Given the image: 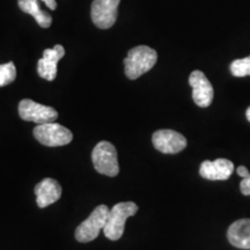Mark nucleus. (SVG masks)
<instances>
[{
    "label": "nucleus",
    "instance_id": "1",
    "mask_svg": "<svg viewBox=\"0 0 250 250\" xmlns=\"http://www.w3.org/2000/svg\"><path fill=\"white\" fill-rule=\"evenodd\" d=\"M158 61V54L147 45H139L131 49L124 59L125 74L131 80L138 79L152 67Z\"/></svg>",
    "mask_w": 250,
    "mask_h": 250
},
{
    "label": "nucleus",
    "instance_id": "2",
    "mask_svg": "<svg viewBox=\"0 0 250 250\" xmlns=\"http://www.w3.org/2000/svg\"><path fill=\"white\" fill-rule=\"evenodd\" d=\"M138 211V205L132 202L118 203L109 211L107 223L103 228L105 237L111 241L120 240L124 233L126 219L132 217Z\"/></svg>",
    "mask_w": 250,
    "mask_h": 250
},
{
    "label": "nucleus",
    "instance_id": "3",
    "mask_svg": "<svg viewBox=\"0 0 250 250\" xmlns=\"http://www.w3.org/2000/svg\"><path fill=\"white\" fill-rule=\"evenodd\" d=\"M92 161L98 173L109 177L117 176L120 173L117 151L109 142H100L92 152Z\"/></svg>",
    "mask_w": 250,
    "mask_h": 250
},
{
    "label": "nucleus",
    "instance_id": "4",
    "mask_svg": "<svg viewBox=\"0 0 250 250\" xmlns=\"http://www.w3.org/2000/svg\"><path fill=\"white\" fill-rule=\"evenodd\" d=\"M109 208L105 205H99L85 221H83L76 229V239L81 243H87L99 236L100 230L103 229L107 223Z\"/></svg>",
    "mask_w": 250,
    "mask_h": 250
},
{
    "label": "nucleus",
    "instance_id": "5",
    "mask_svg": "<svg viewBox=\"0 0 250 250\" xmlns=\"http://www.w3.org/2000/svg\"><path fill=\"white\" fill-rule=\"evenodd\" d=\"M33 132L37 142L44 146H49V147L67 145L73 139V134L70 130L61 124L54 123V122L39 124Z\"/></svg>",
    "mask_w": 250,
    "mask_h": 250
},
{
    "label": "nucleus",
    "instance_id": "6",
    "mask_svg": "<svg viewBox=\"0 0 250 250\" xmlns=\"http://www.w3.org/2000/svg\"><path fill=\"white\" fill-rule=\"evenodd\" d=\"M19 115L23 121L34 122L37 124L51 123L58 118L56 109L28 99L19 103Z\"/></svg>",
    "mask_w": 250,
    "mask_h": 250
},
{
    "label": "nucleus",
    "instance_id": "7",
    "mask_svg": "<svg viewBox=\"0 0 250 250\" xmlns=\"http://www.w3.org/2000/svg\"><path fill=\"white\" fill-rule=\"evenodd\" d=\"M121 0H94L90 15L94 24L101 29L114 26L118 15V5Z\"/></svg>",
    "mask_w": 250,
    "mask_h": 250
},
{
    "label": "nucleus",
    "instance_id": "8",
    "mask_svg": "<svg viewBox=\"0 0 250 250\" xmlns=\"http://www.w3.org/2000/svg\"><path fill=\"white\" fill-rule=\"evenodd\" d=\"M154 147L165 154H176L187 147V139L174 130H158L153 133Z\"/></svg>",
    "mask_w": 250,
    "mask_h": 250
},
{
    "label": "nucleus",
    "instance_id": "9",
    "mask_svg": "<svg viewBox=\"0 0 250 250\" xmlns=\"http://www.w3.org/2000/svg\"><path fill=\"white\" fill-rule=\"evenodd\" d=\"M189 85L192 87V99L196 104L208 108L213 101L214 90L205 74L202 71H193L189 77Z\"/></svg>",
    "mask_w": 250,
    "mask_h": 250
},
{
    "label": "nucleus",
    "instance_id": "10",
    "mask_svg": "<svg viewBox=\"0 0 250 250\" xmlns=\"http://www.w3.org/2000/svg\"><path fill=\"white\" fill-rule=\"evenodd\" d=\"M65 49L61 44L55 45L52 49H46L43 57L37 62V72L40 77L48 81H54L57 77V64L64 57Z\"/></svg>",
    "mask_w": 250,
    "mask_h": 250
},
{
    "label": "nucleus",
    "instance_id": "11",
    "mask_svg": "<svg viewBox=\"0 0 250 250\" xmlns=\"http://www.w3.org/2000/svg\"><path fill=\"white\" fill-rule=\"evenodd\" d=\"M234 171V165L227 159H217L214 161H204L199 168L203 179L210 181H226Z\"/></svg>",
    "mask_w": 250,
    "mask_h": 250
},
{
    "label": "nucleus",
    "instance_id": "12",
    "mask_svg": "<svg viewBox=\"0 0 250 250\" xmlns=\"http://www.w3.org/2000/svg\"><path fill=\"white\" fill-rule=\"evenodd\" d=\"M62 187L54 179H44L35 187L36 203L39 208H44L54 204L62 197Z\"/></svg>",
    "mask_w": 250,
    "mask_h": 250
},
{
    "label": "nucleus",
    "instance_id": "13",
    "mask_svg": "<svg viewBox=\"0 0 250 250\" xmlns=\"http://www.w3.org/2000/svg\"><path fill=\"white\" fill-rule=\"evenodd\" d=\"M229 243L240 249H250V219H240L227 230Z\"/></svg>",
    "mask_w": 250,
    "mask_h": 250
},
{
    "label": "nucleus",
    "instance_id": "14",
    "mask_svg": "<svg viewBox=\"0 0 250 250\" xmlns=\"http://www.w3.org/2000/svg\"><path fill=\"white\" fill-rule=\"evenodd\" d=\"M19 7L22 12L30 14L42 28H49L52 23V18L49 13L40 8L39 0H19Z\"/></svg>",
    "mask_w": 250,
    "mask_h": 250
},
{
    "label": "nucleus",
    "instance_id": "15",
    "mask_svg": "<svg viewBox=\"0 0 250 250\" xmlns=\"http://www.w3.org/2000/svg\"><path fill=\"white\" fill-rule=\"evenodd\" d=\"M15 78H17V68H15L14 62H9L0 65V87L12 83Z\"/></svg>",
    "mask_w": 250,
    "mask_h": 250
},
{
    "label": "nucleus",
    "instance_id": "16",
    "mask_svg": "<svg viewBox=\"0 0 250 250\" xmlns=\"http://www.w3.org/2000/svg\"><path fill=\"white\" fill-rule=\"evenodd\" d=\"M230 73L234 77L242 78L250 76V56L242 59H236L230 64Z\"/></svg>",
    "mask_w": 250,
    "mask_h": 250
},
{
    "label": "nucleus",
    "instance_id": "17",
    "mask_svg": "<svg viewBox=\"0 0 250 250\" xmlns=\"http://www.w3.org/2000/svg\"><path fill=\"white\" fill-rule=\"evenodd\" d=\"M240 190L245 196H250V175L245 177L240 183Z\"/></svg>",
    "mask_w": 250,
    "mask_h": 250
},
{
    "label": "nucleus",
    "instance_id": "18",
    "mask_svg": "<svg viewBox=\"0 0 250 250\" xmlns=\"http://www.w3.org/2000/svg\"><path fill=\"white\" fill-rule=\"evenodd\" d=\"M236 173H237V175H239V176L243 177V179H245V177H247V176H249V175H250L249 170L247 169L245 166H240V167H237Z\"/></svg>",
    "mask_w": 250,
    "mask_h": 250
},
{
    "label": "nucleus",
    "instance_id": "19",
    "mask_svg": "<svg viewBox=\"0 0 250 250\" xmlns=\"http://www.w3.org/2000/svg\"><path fill=\"white\" fill-rule=\"evenodd\" d=\"M41 1L44 2V4L48 6L50 9H52V11L57 8V2H56V0H41Z\"/></svg>",
    "mask_w": 250,
    "mask_h": 250
},
{
    "label": "nucleus",
    "instance_id": "20",
    "mask_svg": "<svg viewBox=\"0 0 250 250\" xmlns=\"http://www.w3.org/2000/svg\"><path fill=\"white\" fill-rule=\"evenodd\" d=\"M246 116H247V120H248L249 122H250V107L247 109V111H246Z\"/></svg>",
    "mask_w": 250,
    "mask_h": 250
}]
</instances>
